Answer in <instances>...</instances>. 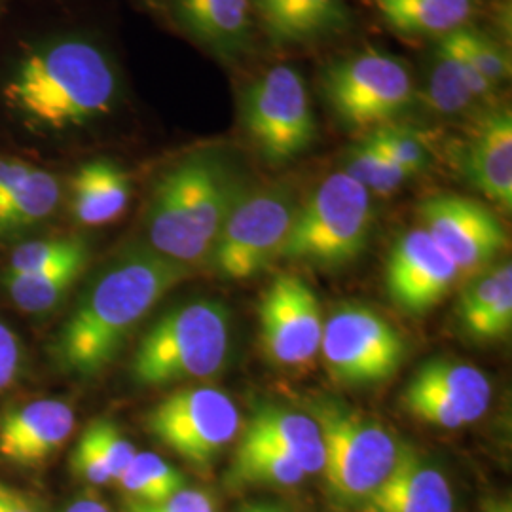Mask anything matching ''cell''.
<instances>
[{"instance_id":"836d02e7","label":"cell","mask_w":512,"mask_h":512,"mask_svg":"<svg viewBox=\"0 0 512 512\" xmlns=\"http://www.w3.org/2000/svg\"><path fill=\"white\" fill-rule=\"evenodd\" d=\"M403 404L406 412H410L414 418L431 423L440 429L456 431L465 425L458 414L444 403L437 393H433L429 387L416 382L414 378L404 389Z\"/></svg>"},{"instance_id":"f546056e","label":"cell","mask_w":512,"mask_h":512,"mask_svg":"<svg viewBox=\"0 0 512 512\" xmlns=\"http://www.w3.org/2000/svg\"><path fill=\"white\" fill-rule=\"evenodd\" d=\"M425 97L429 107L440 114H461L476 103L439 38L429 61Z\"/></svg>"},{"instance_id":"e0dca14e","label":"cell","mask_w":512,"mask_h":512,"mask_svg":"<svg viewBox=\"0 0 512 512\" xmlns=\"http://www.w3.org/2000/svg\"><path fill=\"white\" fill-rule=\"evenodd\" d=\"M359 509L361 512H456L448 478L408 444H401L391 473Z\"/></svg>"},{"instance_id":"2e32d148","label":"cell","mask_w":512,"mask_h":512,"mask_svg":"<svg viewBox=\"0 0 512 512\" xmlns=\"http://www.w3.org/2000/svg\"><path fill=\"white\" fill-rule=\"evenodd\" d=\"M54 173L19 158L0 156V239H16L48 222L61 203Z\"/></svg>"},{"instance_id":"d590c367","label":"cell","mask_w":512,"mask_h":512,"mask_svg":"<svg viewBox=\"0 0 512 512\" xmlns=\"http://www.w3.org/2000/svg\"><path fill=\"white\" fill-rule=\"evenodd\" d=\"M440 42L444 44V48L448 50V54L452 57L459 76L463 80V84L467 86V90L475 97L476 101L480 99H490L495 93V88L482 76L475 65V61L471 59V55L467 52L463 40L459 37L458 31L448 33L444 37H439Z\"/></svg>"},{"instance_id":"3957f363","label":"cell","mask_w":512,"mask_h":512,"mask_svg":"<svg viewBox=\"0 0 512 512\" xmlns=\"http://www.w3.org/2000/svg\"><path fill=\"white\" fill-rule=\"evenodd\" d=\"M245 188L224 150L184 156L152 188L145 220L150 249L188 268L209 264L220 228Z\"/></svg>"},{"instance_id":"f1b7e54d","label":"cell","mask_w":512,"mask_h":512,"mask_svg":"<svg viewBox=\"0 0 512 512\" xmlns=\"http://www.w3.org/2000/svg\"><path fill=\"white\" fill-rule=\"evenodd\" d=\"M512 293L511 262H503L495 268H486L475 275L459 298V319L465 330L476 338L484 321L490 317L503 296Z\"/></svg>"},{"instance_id":"d4e9b609","label":"cell","mask_w":512,"mask_h":512,"mask_svg":"<svg viewBox=\"0 0 512 512\" xmlns=\"http://www.w3.org/2000/svg\"><path fill=\"white\" fill-rule=\"evenodd\" d=\"M88 262L90 256H82L35 274L2 275V285L19 310L46 313L71 293L80 275L86 272Z\"/></svg>"},{"instance_id":"52a82bcc","label":"cell","mask_w":512,"mask_h":512,"mask_svg":"<svg viewBox=\"0 0 512 512\" xmlns=\"http://www.w3.org/2000/svg\"><path fill=\"white\" fill-rule=\"evenodd\" d=\"M298 205L287 186H247L220 228L209 256L213 270L228 281H247L266 270L279 258Z\"/></svg>"},{"instance_id":"4fadbf2b","label":"cell","mask_w":512,"mask_h":512,"mask_svg":"<svg viewBox=\"0 0 512 512\" xmlns=\"http://www.w3.org/2000/svg\"><path fill=\"white\" fill-rule=\"evenodd\" d=\"M423 230L458 266L459 274H478L507 247V232L494 213L471 198L435 194L420 203Z\"/></svg>"},{"instance_id":"44dd1931","label":"cell","mask_w":512,"mask_h":512,"mask_svg":"<svg viewBox=\"0 0 512 512\" xmlns=\"http://www.w3.org/2000/svg\"><path fill=\"white\" fill-rule=\"evenodd\" d=\"M243 435L287 454L306 475H319L323 471L325 444L313 416L279 404H260L243 427Z\"/></svg>"},{"instance_id":"4316f807","label":"cell","mask_w":512,"mask_h":512,"mask_svg":"<svg viewBox=\"0 0 512 512\" xmlns=\"http://www.w3.org/2000/svg\"><path fill=\"white\" fill-rule=\"evenodd\" d=\"M116 484L128 495V499L141 503H162L186 488V478L158 454L137 452Z\"/></svg>"},{"instance_id":"ffe728a7","label":"cell","mask_w":512,"mask_h":512,"mask_svg":"<svg viewBox=\"0 0 512 512\" xmlns=\"http://www.w3.org/2000/svg\"><path fill=\"white\" fill-rule=\"evenodd\" d=\"M251 0H173L184 31L213 54L236 57L251 38Z\"/></svg>"},{"instance_id":"e575fe53","label":"cell","mask_w":512,"mask_h":512,"mask_svg":"<svg viewBox=\"0 0 512 512\" xmlns=\"http://www.w3.org/2000/svg\"><path fill=\"white\" fill-rule=\"evenodd\" d=\"M86 433L93 440V444L99 448L103 459L107 461L110 475L116 482L120 475L128 469L131 459L135 458V454H137L135 446L131 444L128 437H124V433L112 421H93L88 425Z\"/></svg>"},{"instance_id":"ac0fdd59","label":"cell","mask_w":512,"mask_h":512,"mask_svg":"<svg viewBox=\"0 0 512 512\" xmlns=\"http://www.w3.org/2000/svg\"><path fill=\"white\" fill-rule=\"evenodd\" d=\"M465 179L503 211L512 209L511 110L488 112L461 150Z\"/></svg>"},{"instance_id":"74e56055","label":"cell","mask_w":512,"mask_h":512,"mask_svg":"<svg viewBox=\"0 0 512 512\" xmlns=\"http://www.w3.org/2000/svg\"><path fill=\"white\" fill-rule=\"evenodd\" d=\"M71 469L80 480L92 486H107L110 482H114L107 461L103 459L99 448L93 444V440L88 437L86 431L74 448Z\"/></svg>"},{"instance_id":"60d3db41","label":"cell","mask_w":512,"mask_h":512,"mask_svg":"<svg viewBox=\"0 0 512 512\" xmlns=\"http://www.w3.org/2000/svg\"><path fill=\"white\" fill-rule=\"evenodd\" d=\"M63 512H112L109 507L95 495H80L73 499Z\"/></svg>"},{"instance_id":"484cf974","label":"cell","mask_w":512,"mask_h":512,"mask_svg":"<svg viewBox=\"0 0 512 512\" xmlns=\"http://www.w3.org/2000/svg\"><path fill=\"white\" fill-rule=\"evenodd\" d=\"M306 471L287 454L272 446L241 435L228 480L234 484H270L296 486L306 478Z\"/></svg>"},{"instance_id":"ee69618b","label":"cell","mask_w":512,"mask_h":512,"mask_svg":"<svg viewBox=\"0 0 512 512\" xmlns=\"http://www.w3.org/2000/svg\"><path fill=\"white\" fill-rule=\"evenodd\" d=\"M239 512H251V509H249V505H245V507H243Z\"/></svg>"},{"instance_id":"7a4b0ae2","label":"cell","mask_w":512,"mask_h":512,"mask_svg":"<svg viewBox=\"0 0 512 512\" xmlns=\"http://www.w3.org/2000/svg\"><path fill=\"white\" fill-rule=\"evenodd\" d=\"M190 268L133 247L107 266L80 296L55 342L59 366L76 376H95L118 357L133 330Z\"/></svg>"},{"instance_id":"cb8c5ba5","label":"cell","mask_w":512,"mask_h":512,"mask_svg":"<svg viewBox=\"0 0 512 512\" xmlns=\"http://www.w3.org/2000/svg\"><path fill=\"white\" fill-rule=\"evenodd\" d=\"M385 23L410 37H444L467 25L473 0H370Z\"/></svg>"},{"instance_id":"ba28073f","label":"cell","mask_w":512,"mask_h":512,"mask_svg":"<svg viewBox=\"0 0 512 512\" xmlns=\"http://www.w3.org/2000/svg\"><path fill=\"white\" fill-rule=\"evenodd\" d=\"M321 90L334 116L349 129L393 124L414 99L412 74L395 55L365 50L330 65Z\"/></svg>"},{"instance_id":"4dcf8cb0","label":"cell","mask_w":512,"mask_h":512,"mask_svg":"<svg viewBox=\"0 0 512 512\" xmlns=\"http://www.w3.org/2000/svg\"><path fill=\"white\" fill-rule=\"evenodd\" d=\"M82 256H90V249L78 236L31 239L12 251L4 275L35 274Z\"/></svg>"},{"instance_id":"5b68a950","label":"cell","mask_w":512,"mask_h":512,"mask_svg":"<svg viewBox=\"0 0 512 512\" xmlns=\"http://www.w3.org/2000/svg\"><path fill=\"white\" fill-rule=\"evenodd\" d=\"M374 226L372 194L344 171L332 173L300 203L279 258L336 270L357 260Z\"/></svg>"},{"instance_id":"83f0119b","label":"cell","mask_w":512,"mask_h":512,"mask_svg":"<svg viewBox=\"0 0 512 512\" xmlns=\"http://www.w3.org/2000/svg\"><path fill=\"white\" fill-rule=\"evenodd\" d=\"M344 173L376 196H389L410 179L368 133L346 150Z\"/></svg>"},{"instance_id":"5bb4252c","label":"cell","mask_w":512,"mask_h":512,"mask_svg":"<svg viewBox=\"0 0 512 512\" xmlns=\"http://www.w3.org/2000/svg\"><path fill=\"white\" fill-rule=\"evenodd\" d=\"M458 266L423 228H414L395 241L387 266L385 287L391 302L410 315L433 310L450 293Z\"/></svg>"},{"instance_id":"7bdbcfd3","label":"cell","mask_w":512,"mask_h":512,"mask_svg":"<svg viewBox=\"0 0 512 512\" xmlns=\"http://www.w3.org/2000/svg\"><path fill=\"white\" fill-rule=\"evenodd\" d=\"M486 512H512L509 503H492Z\"/></svg>"},{"instance_id":"d6986e66","label":"cell","mask_w":512,"mask_h":512,"mask_svg":"<svg viewBox=\"0 0 512 512\" xmlns=\"http://www.w3.org/2000/svg\"><path fill=\"white\" fill-rule=\"evenodd\" d=\"M264 33L277 46H296L342 31L349 21L344 0H251Z\"/></svg>"},{"instance_id":"603a6c76","label":"cell","mask_w":512,"mask_h":512,"mask_svg":"<svg viewBox=\"0 0 512 512\" xmlns=\"http://www.w3.org/2000/svg\"><path fill=\"white\" fill-rule=\"evenodd\" d=\"M412 378L437 393L465 425L480 420L492 404L490 380L469 363L433 359L423 363Z\"/></svg>"},{"instance_id":"30bf717a","label":"cell","mask_w":512,"mask_h":512,"mask_svg":"<svg viewBox=\"0 0 512 512\" xmlns=\"http://www.w3.org/2000/svg\"><path fill=\"white\" fill-rule=\"evenodd\" d=\"M148 433L198 469L211 467L238 437L241 416L215 387H181L147 414Z\"/></svg>"},{"instance_id":"1f68e13d","label":"cell","mask_w":512,"mask_h":512,"mask_svg":"<svg viewBox=\"0 0 512 512\" xmlns=\"http://www.w3.org/2000/svg\"><path fill=\"white\" fill-rule=\"evenodd\" d=\"M368 135L395 164L401 165L410 177L418 175L423 169L429 167L431 152L425 145L421 133L416 129L399 126L393 122V124H385L382 128L368 131Z\"/></svg>"},{"instance_id":"6da1fadb","label":"cell","mask_w":512,"mask_h":512,"mask_svg":"<svg viewBox=\"0 0 512 512\" xmlns=\"http://www.w3.org/2000/svg\"><path fill=\"white\" fill-rule=\"evenodd\" d=\"M118 93V71L107 52L76 35L27 48L0 86L4 107L38 133L86 128L112 112Z\"/></svg>"},{"instance_id":"b9f144b4","label":"cell","mask_w":512,"mask_h":512,"mask_svg":"<svg viewBox=\"0 0 512 512\" xmlns=\"http://www.w3.org/2000/svg\"><path fill=\"white\" fill-rule=\"evenodd\" d=\"M249 509L251 512H293L277 503H249Z\"/></svg>"},{"instance_id":"9c48e42d","label":"cell","mask_w":512,"mask_h":512,"mask_svg":"<svg viewBox=\"0 0 512 512\" xmlns=\"http://www.w3.org/2000/svg\"><path fill=\"white\" fill-rule=\"evenodd\" d=\"M241 120L256 152L268 164L293 162L317 139L308 88L293 67L277 65L247 88Z\"/></svg>"},{"instance_id":"7402d4cb","label":"cell","mask_w":512,"mask_h":512,"mask_svg":"<svg viewBox=\"0 0 512 512\" xmlns=\"http://www.w3.org/2000/svg\"><path fill=\"white\" fill-rule=\"evenodd\" d=\"M131 200V179L112 160L80 165L71 179L69 209L82 226H103L124 215Z\"/></svg>"},{"instance_id":"8d00e7d4","label":"cell","mask_w":512,"mask_h":512,"mask_svg":"<svg viewBox=\"0 0 512 512\" xmlns=\"http://www.w3.org/2000/svg\"><path fill=\"white\" fill-rule=\"evenodd\" d=\"M124 509L126 512H217V503L207 490L186 486L179 494L162 503H141L135 499H126Z\"/></svg>"},{"instance_id":"277c9868","label":"cell","mask_w":512,"mask_h":512,"mask_svg":"<svg viewBox=\"0 0 512 512\" xmlns=\"http://www.w3.org/2000/svg\"><path fill=\"white\" fill-rule=\"evenodd\" d=\"M230 311L200 298L162 313L148 327L131 359V378L141 387H167L219 376L230 355Z\"/></svg>"},{"instance_id":"d6a6232c","label":"cell","mask_w":512,"mask_h":512,"mask_svg":"<svg viewBox=\"0 0 512 512\" xmlns=\"http://www.w3.org/2000/svg\"><path fill=\"white\" fill-rule=\"evenodd\" d=\"M459 37L463 40L471 59L475 61L478 71L494 86L495 90L505 80H509L511 57L505 54V50L495 40L475 27H467V25L459 29Z\"/></svg>"},{"instance_id":"f35d334b","label":"cell","mask_w":512,"mask_h":512,"mask_svg":"<svg viewBox=\"0 0 512 512\" xmlns=\"http://www.w3.org/2000/svg\"><path fill=\"white\" fill-rule=\"evenodd\" d=\"M21 344L18 334L0 321V391L16 382L21 370Z\"/></svg>"},{"instance_id":"9a60e30c","label":"cell","mask_w":512,"mask_h":512,"mask_svg":"<svg viewBox=\"0 0 512 512\" xmlns=\"http://www.w3.org/2000/svg\"><path fill=\"white\" fill-rule=\"evenodd\" d=\"M74 431L73 406L42 399L10 410L0 420V456L21 467H38L54 456Z\"/></svg>"},{"instance_id":"7c38bea8","label":"cell","mask_w":512,"mask_h":512,"mask_svg":"<svg viewBox=\"0 0 512 512\" xmlns=\"http://www.w3.org/2000/svg\"><path fill=\"white\" fill-rule=\"evenodd\" d=\"M258 323L264 351L277 365H306L321 349V302L298 275L275 277L260 300Z\"/></svg>"},{"instance_id":"8992f818","label":"cell","mask_w":512,"mask_h":512,"mask_svg":"<svg viewBox=\"0 0 512 512\" xmlns=\"http://www.w3.org/2000/svg\"><path fill=\"white\" fill-rule=\"evenodd\" d=\"M323 444V475L336 503L361 507L391 473L401 444L382 423L340 403L313 406Z\"/></svg>"},{"instance_id":"ab89813d","label":"cell","mask_w":512,"mask_h":512,"mask_svg":"<svg viewBox=\"0 0 512 512\" xmlns=\"http://www.w3.org/2000/svg\"><path fill=\"white\" fill-rule=\"evenodd\" d=\"M0 512H40V509L29 495L0 482Z\"/></svg>"},{"instance_id":"8fae6325","label":"cell","mask_w":512,"mask_h":512,"mask_svg":"<svg viewBox=\"0 0 512 512\" xmlns=\"http://www.w3.org/2000/svg\"><path fill=\"white\" fill-rule=\"evenodd\" d=\"M319 351L338 384L366 387L384 384L401 368L406 340L378 311L344 304L325 321Z\"/></svg>"}]
</instances>
